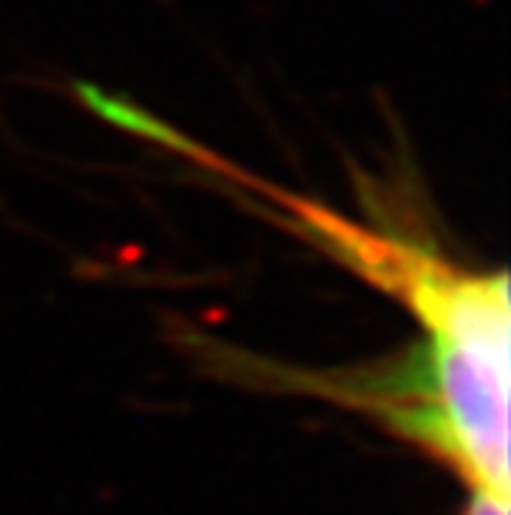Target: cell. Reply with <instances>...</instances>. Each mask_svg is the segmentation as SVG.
Masks as SVG:
<instances>
[{
  "label": "cell",
  "instance_id": "obj_1",
  "mask_svg": "<svg viewBox=\"0 0 511 515\" xmlns=\"http://www.w3.org/2000/svg\"><path fill=\"white\" fill-rule=\"evenodd\" d=\"M286 226L395 296L422 326L429 399L415 449L429 452L468 492L511 496L508 276L472 273L429 243L352 223L329 206L259 187Z\"/></svg>",
  "mask_w": 511,
  "mask_h": 515
},
{
  "label": "cell",
  "instance_id": "obj_2",
  "mask_svg": "<svg viewBox=\"0 0 511 515\" xmlns=\"http://www.w3.org/2000/svg\"><path fill=\"white\" fill-rule=\"evenodd\" d=\"M458 515H508L505 496H485V492H468L465 506Z\"/></svg>",
  "mask_w": 511,
  "mask_h": 515
}]
</instances>
